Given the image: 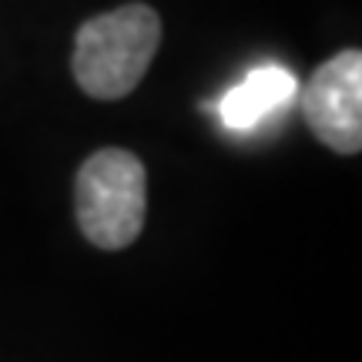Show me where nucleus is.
<instances>
[{
	"label": "nucleus",
	"mask_w": 362,
	"mask_h": 362,
	"mask_svg": "<svg viewBox=\"0 0 362 362\" xmlns=\"http://www.w3.org/2000/svg\"><path fill=\"white\" fill-rule=\"evenodd\" d=\"M161 44V17L148 4H124L117 11L84 21L74 37V81L94 101L128 98L141 84Z\"/></svg>",
	"instance_id": "1"
},
{
	"label": "nucleus",
	"mask_w": 362,
	"mask_h": 362,
	"mask_svg": "<svg viewBox=\"0 0 362 362\" xmlns=\"http://www.w3.org/2000/svg\"><path fill=\"white\" fill-rule=\"evenodd\" d=\"M148 175L141 158L124 148H101L78 168L74 215L90 245L117 252L144 228Z\"/></svg>",
	"instance_id": "2"
},
{
	"label": "nucleus",
	"mask_w": 362,
	"mask_h": 362,
	"mask_svg": "<svg viewBox=\"0 0 362 362\" xmlns=\"http://www.w3.org/2000/svg\"><path fill=\"white\" fill-rule=\"evenodd\" d=\"M302 117L309 131L339 155H356L362 148V54L339 51L312 71L305 88H298Z\"/></svg>",
	"instance_id": "3"
},
{
	"label": "nucleus",
	"mask_w": 362,
	"mask_h": 362,
	"mask_svg": "<svg viewBox=\"0 0 362 362\" xmlns=\"http://www.w3.org/2000/svg\"><path fill=\"white\" fill-rule=\"evenodd\" d=\"M298 98L296 74L282 64H262L245 81H238L232 90H225L218 101V121L228 131H252L265 117L282 111L285 104Z\"/></svg>",
	"instance_id": "4"
}]
</instances>
